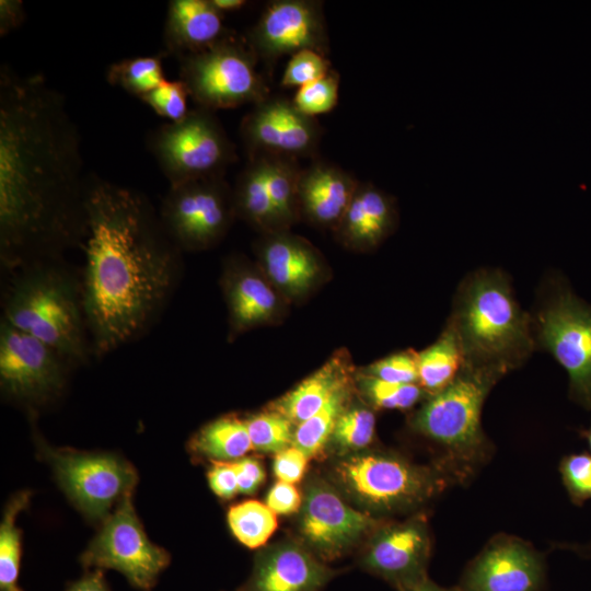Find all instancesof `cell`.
Listing matches in <instances>:
<instances>
[{"mask_svg":"<svg viewBox=\"0 0 591 591\" xmlns=\"http://www.w3.org/2000/svg\"><path fill=\"white\" fill-rule=\"evenodd\" d=\"M245 422L253 449L279 453L293 443V424L275 410L251 416Z\"/></svg>","mask_w":591,"mask_h":591,"instance_id":"d6a6232c","label":"cell"},{"mask_svg":"<svg viewBox=\"0 0 591 591\" xmlns=\"http://www.w3.org/2000/svg\"><path fill=\"white\" fill-rule=\"evenodd\" d=\"M349 398V383H346L317 413L297 426L292 444L303 451L308 457L318 454L332 437L338 418L348 408Z\"/></svg>","mask_w":591,"mask_h":591,"instance_id":"f1b7e54d","label":"cell"},{"mask_svg":"<svg viewBox=\"0 0 591 591\" xmlns=\"http://www.w3.org/2000/svg\"><path fill=\"white\" fill-rule=\"evenodd\" d=\"M308 455L297 447H289L277 453L274 473L279 482L296 484L301 480L308 465Z\"/></svg>","mask_w":591,"mask_h":591,"instance_id":"60d3db41","label":"cell"},{"mask_svg":"<svg viewBox=\"0 0 591 591\" xmlns=\"http://www.w3.org/2000/svg\"><path fill=\"white\" fill-rule=\"evenodd\" d=\"M106 78L109 84L140 99L166 80L162 55L126 58L112 63Z\"/></svg>","mask_w":591,"mask_h":591,"instance_id":"4dcf8cb0","label":"cell"},{"mask_svg":"<svg viewBox=\"0 0 591 591\" xmlns=\"http://www.w3.org/2000/svg\"><path fill=\"white\" fill-rule=\"evenodd\" d=\"M375 433V416L364 406L347 408L338 418L332 439L343 451H360L367 448Z\"/></svg>","mask_w":591,"mask_h":591,"instance_id":"836d02e7","label":"cell"},{"mask_svg":"<svg viewBox=\"0 0 591 591\" xmlns=\"http://www.w3.org/2000/svg\"><path fill=\"white\" fill-rule=\"evenodd\" d=\"M530 313L536 349L564 368L569 398L591 410V303L573 291L565 276L552 273Z\"/></svg>","mask_w":591,"mask_h":591,"instance_id":"52a82bcc","label":"cell"},{"mask_svg":"<svg viewBox=\"0 0 591 591\" xmlns=\"http://www.w3.org/2000/svg\"><path fill=\"white\" fill-rule=\"evenodd\" d=\"M178 63L179 80L197 107L216 112L253 106L270 95L255 55L234 33L204 51L178 58Z\"/></svg>","mask_w":591,"mask_h":591,"instance_id":"ba28073f","label":"cell"},{"mask_svg":"<svg viewBox=\"0 0 591 591\" xmlns=\"http://www.w3.org/2000/svg\"><path fill=\"white\" fill-rule=\"evenodd\" d=\"M336 572L294 543L260 552L243 591H321Z\"/></svg>","mask_w":591,"mask_h":591,"instance_id":"d6986e66","label":"cell"},{"mask_svg":"<svg viewBox=\"0 0 591 591\" xmlns=\"http://www.w3.org/2000/svg\"><path fill=\"white\" fill-rule=\"evenodd\" d=\"M360 385L370 402L383 409H409L427 396L418 383H390L367 373L360 378Z\"/></svg>","mask_w":591,"mask_h":591,"instance_id":"e575fe53","label":"cell"},{"mask_svg":"<svg viewBox=\"0 0 591 591\" xmlns=\"http://www.w3.org/2000/svg\"><path fill=\"white\" fill-rule=\"evenodd\" d=\"M207 477L211 490L222 499H231L239 493L236 472L232 462H215Z\"/></svg>","mask_w":591,"mask_h":591,"instance_id":"b9f144b4","label":"cell"},{"mask_svg":"<svg viewBox=\"0 0 591 591\" xmlns=\"http://www.w3.org/2000/svg\"><path fill=\"white\" fill-rule=\"evenodd\" d=\"M322 134L315 117L300 112L292 100L271 94L253 105L240 125L241 139L248 159H315Z\"/></svg>","mask_w":591,"mask_h":591,"instance_id":"9a60e30c","label":"cell"},{"mask_svg":"<svg viewBox=\"0 0 591 591\" xmlns=\"http://www.w3.org/2000/svg\"><path fill=\"white\" fill-rule=\"evenodd\" d=\"M68 591H109L100 569L74 582Z\"/></svg>","mask_w":591,"mask_h":591,"instance_id":"bcb514c9","label":"cell"},{"mask_svg":"<svg viewBox=\"0 0 591 591\" xmlns=\"http://www.w3.org/2000/svg\"><path fill=\"white\" fill-rule=\"evenodd\" d=\"M565 547L576 552L582 557L591 558V542L583 544H567Z\"/></svg>","mask_w":591,"mask_h":591,"instance_id":"681fc988","label":"cell"},{"mask_svg":"<svg viewBox=\"0 0 591 591\" xmlns=\"http://www.w3.org/2000/svg\"><path fill=\"white\" fill-rule=\"evenodd\" d=\"M148 147L170 186L224 176L236 160L235 147L215 112L202 107L153 130Z\"/></svg>","mask_w":591,"mask_h":591,"instance_id":"9c48e42d","label":"cell"},{"mask_svg":"<svg viewBox=\"0 0 591 591\" xmlns=\"http://www.w3.org/2000/svg\"><path fill=\"white\" fill-rule=\"evenodd\" d=\"M564 486L570 500L578 506L591 499V454L565 456L559 465Z\"/></svg>","mask_w":591,"mask_h":591,"instance_id":"f35d334b","label":"cell"},{"mask_svg":"<svg viewBox=\"0 0 591 591\" xmlns=\"http://www.w3.org/2000/svg\"><path fill=\"white\" fill-rule=\"evenodd\" d=\"M591 412V410H590ZM583 437L586 438L588 444H589V449H590V454H591V422H590V426L588 429H586L583 432H582Z\"/></svg>","mask_w":591,"mask_h":591,"instance_id":"f907efd6","label":"cell"},{"mask_svg":"<svg viewBox=\"0 0 591 591\" xmlns=\"http://www.w3.org/2000/svg\"><path fill=\"white\" fill-rule=\"evenodd\" d=\"M73 364L40 340L0 320L1 391L32 412L57 399Z\"/></svg>","mask_w":591,"mask_h":591,"instance_id":"8fae6325","label":"cell"},{"mask_svg":"<svg viewBox=\"0 0 591 591\" xmlns=\"http://www.w3.org/2000/svg\"><path fill=\"white\" fill-rule=\"evenodd\" d=\"M378 528L376 519L350 507L327 484L316 480L308 486L300 532L320 557L329 560L340 556L366 533Z\"/></svg>","mask_w":591,"mask_h":591,"instance_id":"2e32d148","label":"cell"},{"mask_svg":"<svg viewBox=\"0 0 591 591\" xmlns=\"http://www.w3.org/2000/svg\"><path fill=\"white\" fill-rule=\"evenodd\" d=\"M346 383H348V374L345 363L340 358H333L275 402L271 410L283 415L298 426L317 413Z\"/></svg>","mask_w":591,"mask_h":591,"instance_id":"d4e9b609","label":"cell"},{"mask_svg":"<svg viewBox=\"0 0 591 591\" xmlns=\"http://www.w3.org/2000/svg\"><path fill=\"white\" fill-rule=\"evenodd\" d=\"M233 34L224 26L223 14L210 0H172L163 28L166 55L177 58L208 49Z\"/></svg>","mask_w":591,"mask_h":591,"instance_id":"44dd1931","label":"cell"},{"mask_svg":"<svg viewBox=\"0 0 591 591\" xmlns=\"http://www.w3.org/2000/svg\"><path fill=\"white\" fill-rule=\"evenodd\" d=\"M212 5L222 14L234 12L247 5L245 0H210Z\"/></svg>","mask_w":591,"mask_h":591,"instance_id":"c3c4849f","label":"cell"},{"mask_svg":"<svg viewBox=\"0 0 591 591\" xmlns=\"http://www.w3.org/2000/svg\"><path fill=\"white\" fill-rule=\"evenodd\" d=\"M189 449L198 455L225 462L241 459L253 447L245 420L229 415L200 428L190 439Z\"/></svg>","mask_w":591,"mask_h":591,"instance_id":"83f0119b","label":"cell"},{"mask_svg":"<svg viewBox=\"0 0 591 591\" xmlns=\"http://www.w3.org/2000/svg\"><path fill=\"white\" fill-rule=\"evenodd\" d=\"M246 43L267 70L283 56L301 50L329 53V37L317 0H274L268 2L247 33Z\"/></svg>","mask_w":591,"mask_h":591,"instance_id":"5bb4252c","label":"cell"},{"mask_svg":"<svg viewBox=\"0 0 591 591\" xmlns=\"http://www.w3.org/2000/svg\"><path fill=\"white\" fill-rule=\"evenodd\" d=\"M545 564L530 544L513 536L493 538L464 572V591H540Z\"/></svg>","mask_w":591,"mask_h":591,"instance_id":"ac0fdd59","label":"cell"},{"mask_svg":"<svg viewBox=\"0 0 591 591\" xmlns=\"http://www.w3.org/2000/svg\"><path fill=\"white\" fill-rule=\"evenodd\" d=\"M331 70L327 56L314 50H301L289 58L280 84L299 89L325 77Z\"/></svg>","mask_w":591,"mask_h":591,"instance_id":"8d00e7d4","label":"cell"},{"mask_svg":"<svg viewBox=\"0 0 591 591\" xmlns=\"http://www.w3.org/2000/svg\"><path fill=\"white\" fill-rule=\"evenodd\" d=\"M505 376L496 370L463 364L457 376L426 402L410 418L412 428L444 451L441 462L463 479L484 463L490 442L482 427L484 403Z\"/></svg>","mask_w":591,"mask_h":591,"instance_id":"5b68a950","label":"cell"},{"mask_svg":"<svg viewBox=\"0 0 591 591\" xmlns=\"http://www.w3.org/2000/svg\"><path fill=\"white\" fill-rule=\"evenodd\" d=\"M126 494L82 555L84 566L109 568L121 572L141 590L151 589L160 572L169 565L170 555L147 536Z\"/></svg>","mask_w":591,"mask_h":591,"instance_id":"7c38bea8","label":"cell"},{"mask_svg":"<svg viewBox=\"0 0 591 591\" xmlns=\"http://www.w3.org/2000/svg\"><path fill=\"white\" fill-rule=\"evenodd\" d=\"M228 523L233 535L250 548L264 545L278 526L276 513L256 500L232 506L228 512Z\"/></svg>","mask_w":591,"mask_h":591,"instance_id":"1f68e13d","label":"cell"},{"mask_svg":"<svg viewBox=\"0 0 591 591\" xmlns=\"http://www.w3.org/2000/svg\"><path fill=\"white\" fill-rule=\"evenodd\" d=\"M83 306L93 358L146 336L178 286L182 251L141 193L96 176L88 183Z\"/></svg>","mask_w":591,"mask_h":591,"instance_id":"7a4b0ae2","label":"cell"},{"mask_svg":"<svg viewBox=\"0 0 591 591\" xmlns=\"http://www.w3.org/2000/svg\"><path fill=\"white\" fill-rule=\"evenodd\" d=\"M464 364L454 332L445 324L437 340L417 354L418 384L427 396L447 387Z\"/></svg>","mask_w":591,"mask_h":591,"instance_id":"4316f807","label":"cell"},{"mask_svg":"<svg viewBox=\"0 0 591 591\" xmlns=\"http://www.w3.org/2000/svg\"><path fill=\"white\" fill-rule=\"evenodd\" d=\"M430 549L427 522L416 517L379 526L367 545L361 565L399 591L428 577Z\"/></svg>","mask_w":591,"mask_h":591,"instance_id":"e0dca14e","label":"cell"},{"mask_svg":"<svg viewBox=\"0 0 591 591\" xmlns=\"http://www.w3.org/2000/svg\"><path fill=\"white\" fill-rule=\"evenodd\" d=\"M334 476L358 503L379 512L414 509L464 480L443 462L422 466L381 452L344 457L335 465Z\"/></svg>","mask_w":591,"mask_h":591,"instance_id":"8992f818","label":"cell"},{"mask_svg":"<svg viewBox=\"0 0 591 591\" xmlns=\"http://www.w3.org/2000/svg\"><path fill=\"white\" fill-rule=\"evenodd\" d=\"M359 182L341 167L313 160L302 167L298 198L300 215L322 227L336 229L343 219Z\"/></svg>","mask_w":591,"mask_h":591,"instance_id":"ffe728a7","label":"cell"},{"mask_svg":"<svg viewBox=\"0 0 591 591\" xmlns=\"http://www.w3.org/2000/svg\"><path fill=\"white\" fill-rule=\"evenodd\" d=\"M266 505L276 514H291L301 506V495L293 484L278 482L269 490Z\"/></svg>","mask_w":591,"mask_h":591,"instance_id":"7bdbcfd3","label":"cell"},{"mask_svg":"<svg viewBox=\"0 0 591 591\" xmlns=\"http://www.w3.org/2000/svg\"><path fill=\"white\" fill-rule=\"evenodd\" d=\"M367 374L390 383H418L417 354L405 350L390 355L372 363Z\"/></svg>","mask_w":591,"mask_h":591,"instance_id":"ab89813d","label":"cell"},{"mask_svg":"<svg viewBox=\"0 0 591 591\" xmlns=\"http://www.w3.org/2000/svg\"><path fill=\"white\" fill-rule=\"evenodd\" d=\"M236 217L260 231L282 232L268 194L262 158L248 159L232 189Z\"/></svg>","mask_w":591,"mask_h":591,"instance_id":"484cf974","label":"cell"},{"mask_svg":"<svg viewBox=\"0 0 591 591\" xmlns=\"http://www.w3.org/2000/svg\"><path fill=\"white\" fill-rule=\"evenodd\" d=\"M158 212L164 231L182 252L213 246L236 217L224 176L170 186Z\"/></svg>","mask_w":591,"mask_h":591,"instance_id":"30bf717a","label":"cell"},{"mask_svg":"<svg viewBox=\"0 0 591 591\" xmlns=\"http://www.w3.org/2000/svg\"><path fill=\"white\" fill-rule=\"evenodd\" d=\"M25 19L24 4L21 0L0 1V35L5 36L18 28Z\"/></svg>","mask_w":591,"mask_h":591,"instance_id":"f6af8a7d","label":"cell"},{"mask_svg":"<svg viewBox=\"0 0 591 591\" xmlns=\"http://www.w3.org/2000/svg\"><path fill=\"white\" fill-rule=\"evenodd\" d=\"M1 320L51 347L74 368L92 355L81 274L65 258L3 271Z\"/></svg>","mask_w":591,"mask_h":591,"instance_id":"277c9868","label":"cell"},{"mask_svg":"<svg viewBox=\"0 0 591 591\" xmlns=\"http://www.w3.org/2000/svg\"><path fill=\"white\" fill-rule=\"evenodd\" d=\"M399 591H464L462 588H444L432 582L428 577Z\"/></svg>","mask_w":591,"mask_h":591,"instance_id":"7dc6e473","label":"cell"},{"mask_svg":"<svg viewBox=\"0 0 591 591\" xmlns=\"http://www.w3.org/2000/svg\"><path fill=\"white\" fill-rule=\"evenodd\" d=\"M44 452L59 485L91 520H104L111 507L137 484L136 470L115 455L48 447Z\"/></svg>","mask_w":591,"mask_h":591,"instance_id":"4fadbf2b","label":"cell"},{"mask_svg":"<svg viewBox=\"0 0 591 591\" xmlns=\"http://www.w3.org/2000/svg\"><path fill=\"white\" fill-rule=\"evenodd\" d=\"M188 96L186 85L178 79L165 80L159 86L142 95L140 100L160 116L171 121H178L189 112L187 107Z\"/></svg>","mask_w":591,"mask_h":591,"instance_id":"74e56055","label":"cell"},{"mask_svg":"<svg viewBox=\"0 0 591 591\" xmlns=\"http://www.w3.org/2000/svg\"><path fill=\"white\" fill-rule=\"evenodd\" d=\"M339 74L332 69L325 77L297 90L292 102L303 114L315 117L331 112L338 103Z\"/></svg>","mask_w":591,"mask_h":591,"instance_id":"d590c367","label":"cell"},{"mask_svg":"<svg viewBox=\"0 0 591 591\" xmlns=\"http://www.w3.org/2000/svg\"><path fill=\"white\" fill-rule=\"evenodd\" d=\"M80 135L42 74L0 67L1 271L65 258L88 234Z\"/></svg>","mask_w":591,"mask_h":591,"instance_id":"6da1fadb","label":"cell"},{"mask_svg":"<svg viewBox=\"0 0 591 591\" xmlns=\"http://www.w3.org/2000/svg\"><path fill=\"white\" fill-rule=\"evenodd\" d=\"M396 208L391 196L369 183H359L336 227L341 240L358 248L381 243L396 225Z\"/></svg>","mask_w":591,"mask_h":591,"instance_id":"cb8c5ba5","label":"cell"},{"mask_svg":"<svg viewBox=\"0 0 591 591\" xmlns=\"http://www.w3.org/2000/svg\"><path fill=\"white\" fill-rule=\"evenodd\" d=\"M232 463L236 472L239 493L253 494L265 478L260 462L253 457H244Z\"/></svg>","mask_w":591,"mask_h":591,"instance_id":"ee69618b","label":"cell"},{"mask_svg":"<svg viewBox=\"0 0 591 591\" xmlns=\"http://www.w3.org/2000/svg\"><path fill=\"white\" fill-rule=\"evenodd\" d=\"M30 491L16 494L8 502L0 525V590L22 591L18 586L21 559V530L15 520L30 500Z\"/></svg>","mask_w":591,"mask_h":591,"instance_id":"f546056e","label":"cell"},{"mask_svg":"<svg viewBox=\"0 0 591 591\" xmlns=\"http://www.w3.org/2000/svg\"><path fill=\"white\" fill-rule=\"evenodd\" d=\"M258 253L273 283L289 296L305 293L318 278L321 263L315 251L287 231L266 234Z\"/></svg>","mask_w":591,"mask_h":591,"instance_id":"7402d4cb","label":"cell"},{"mask_svg":"<svg viewBox=\"0 0 591 591\" xmlns=\"http://www.w3.org/2000/svg\"><path fill=\"white\" fill-rule=\"evenodd\" d=\"M231 336L267 322L276 312V293L240 258H230L222 275Z\"/></svg>","mask_w":591,"mask_h":591,"instance_id":"603a6c76","label":"cell"},{"mask_svg":"<svg viewBox=\"0 0 591 591\" xmlns=\"http://www.w3.org/2000/svg\"><path fill=\"white\" fill-rule=\"evenodd\" d=\"M460 344L464 364L507 375L536 349L531 313L518 302L509 276L478 268L456 288L445 323Z\"/></svg>","mask_w":591,"mask_h":591,"instance_id":"3957f363","label":"cell"}]
</instances>
